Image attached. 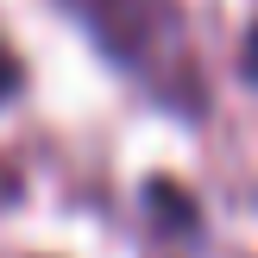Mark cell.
Returning a JSON list of instances; mask_svg holds the SVG:
<instances>
[{"label": "cell", "instance_id": "1", "mask_svg": "<svg viewBox=\"0 0 258 258\" xmlns=\"http://www.w3.org/2000/svg\"><path fill=\"white\" fill-rule=\"evenodd\" d=\"M82 19L95 32V44L107 50L113 63L151 82L158 95L176 101V63L189 70V44H183V13L176 0H82ZM196 76V70H189Z\"/></svg>", "mask_w": 258, "mask_h": 258}, {"label": "cell", "instance_id": "3", "mask_svg": "<svg viewBox=\"0 0 258 258\" xmlns=\"http://www.w3.org/2000/svg\"><path fill=\"white\" fill-rule=\"evenodd\" d=\"M246 70L258 76V25H252V44H246Z\"/></svg>", "mask_w": 258, "mask_h": 258}, {"label": "cell", "instance_id": "2", "mask_svg": "<svg viewBox=\"0 0 258 258\" xmlns=\"http://www.w3.org/2000/svg\"><path fill=\"white\" fill-rule=\"evenodd\" d=\"M19 88H25V63H19V57H13V50H7V44H0V107H7V101H13V95H19Z\"/></svg>", "mask_w": 258, "mask_h": 258}]
</instances>
